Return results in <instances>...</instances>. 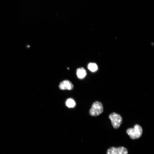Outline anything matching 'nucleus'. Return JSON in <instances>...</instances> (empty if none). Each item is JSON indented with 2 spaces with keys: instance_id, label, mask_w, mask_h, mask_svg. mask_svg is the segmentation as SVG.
Masks as SVG:
<instances>
[{
  "instance_id": "obj_1",
  "label": "nucleus",
  "mask_w": 154,
  "mask_h": 154,
  "mask_svg": "<svg viewBox=\"0 0 154 154\" xmlns=\"http://www.w3.org/2000/svg\"><path fill=\"white\" fill-rule=\"evenodd\" d=\"M126 133L131 139H135L141 137L143 133V129L140 125L136 124L134 128L128 129L126 131Z\"/></svg>"
},
{
  "instance_id": "obj_2",
  "label": "nucleus",
  "mask_w": 154,
  "mask_h": 154,
  "mask_svg": "<svg viewBox=\"0 0 154 154\" xmlns=\"http://www.w3.org/2000/svg\"><path fill=\"white\" fill-rule=\"evenodd\" d=\"M103 112V107L100 102L96 101L94 102L89 111L90 115L93 116H98Z\"/></svg>"
},
{
  "instance_id": "obj_3",
  "label": "nucleus",
  "mask_w": 154,
  "mask_h": 154,
  "mask_svg": "<svg viewBox=\"0 0 154 154\" xmlns=\"http://www.w3.org/2000/svg\"><path fill=\"white\" fill-rule=\"evenodd\" d=\"M109 117L114 128L117 129L120 127L122 122V118L120 115L113 112L109 115Z\"/></svg>"
},
{
  "instance_id": "obj_4",
  "label": "nucleus",
  "mask_w": 154,
  "mask_h": 154,
  "mask_svg": "<svg viewBox=\"0 0 154 154\" xmlns=\"http://www.w3.org/2000/svg\"><path fill=\"white\" fill-rule=\"evenodd\" d=\"M128 153L127 149L123 147H112L107 150L106 154H127Z\"/></svg>"
},
{
  "instance_id": "obj_5",
  "label": "nucleus",
  "mask_w": 154,
  "mask_h": 154,
  "mask_svg": "<svg viewBox=\"0 0 154 154\" xmlns=\"http://www.w3.org/2000/svg\"><path fill=\"white\" fill-rule=\"evenodd\" d=\"M59 88L61 90H71L74 88V86L71 82L68 80H64L60 83Z\"/></svg>"
},
{
  "instance_id": "obj_6",
  "label": "nucleus",
  "mask_w": 154,
  "mask_h": 154,
  "mask_svg": "<svg viewBox=\"0 0 154 154\" xmlns=\"http://www.w3.org/2000/svg\"><path fill=\"white\" fill-rule=\"evenodd\" d=\"M86 74V71L83 68H80L77 70L76 75L78 78L80 79L84 78Z\"/></svg>"
},
{
  "instance_id": "obj_7",
  "label": "nucleus",
  "mask_w": 154,
  "mask_h": 154,
  "mask_svg": "<svg viewBox=\"0 0 154 154\" xmlns=\"http://www.w3.org/2000/svg\"><path fill=\"white\" fill-rule=\"evenodd\" d=\"M65 103L66 106L69 108H74L76 105L74 100L71 98L67 99Z\"/></svg>"
},
{
  "instance_id": "obj_8",
  "label": "nucleus",
  "mask_w": 154,
  "mask_h": 154,
  "mask_svg": "<svg viewBox=\"0 0 154 154\" xmlns=\"http://www.w3.org/2000/svg\"><path fill=\"white\" fill-rule=\"evenodd\" d=\"M88 67L89 70L92 72H95L98 69L97 65L95 63H91L89 64Z\"/></svg>"
}]
</instances>
